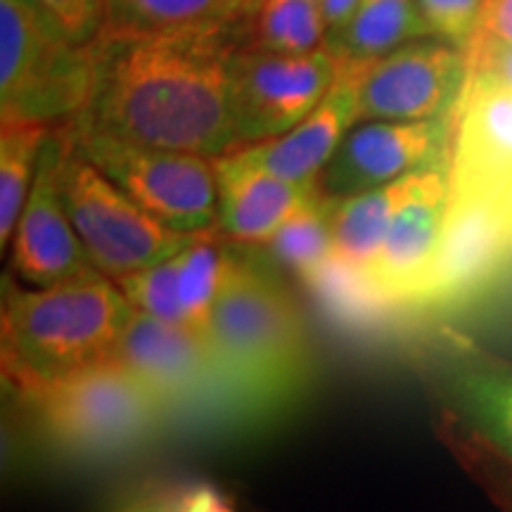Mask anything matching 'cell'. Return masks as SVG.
Instances as JSON below:
<instances>
[{
    "label": "cell",
    "instance_id": "14",
    "mask_svg": "<svg viewBox=\"0 0 512 512\" xmlns=\"http://www.w3.org/2000/svg\"><path fill=\"white\" fill-rule=\"evenodd\" d=\"M448 207V164L427 171L420 190L399 209L380 252L363 275L375 306H418L437 256Z\"/></svg>",
    "mask_w": 512,
    "mask_h": 512
},
{
    "label": "cell",
    "instance_id": "20",
    "mask_svg": "<svg viewBox=\"0 0 512 512\" xmlns=\"http://www.w3.org/2000/svg\"><path fill=\"white\" fill-rule=\"evenodd\" d=\"M453 415L512 460V363L460 347L451 370Z\"/></svg>",
    "mask_w": 512,
    "mask_h": 512
},
{
    "label": "cell",
    "instance_id": "18",
    "mask_svg": "<svg viewBox=\"0 0 512 512\" xmlns=\"http://www.w3.org/2000/svg\"><path fill=\"white\" fill-rule=\"evenodd\" d=\"M264 0H107L102 38L249 31Z\"/></svg>",
    "mask_w": 512,
    "mask_h": 512
},
{
    "label": "cell",
    "instance_id": "9",
    "mask_svg": "<svg viewBox=\"0 0 512 512\" xmlns=\"http://www.w3.org/2000/svg\"><path fill=\"white\" fill-rule=\"evenodd\" d=\"M467 88V55L451 43L413 41L363 62L361 121H432L453 117Z\"/></svg>",
    "mask_w": 512,
    "mask_h": 512
},
{
    "label": "cell",
    "instance_id": "1",
    "mask_svg": "<svg viewBox=\"0 0 512 512\" xmlns=\"http://www.w3.org/2000/svg\"><path fill=\"white\" fill-rule=\"evenodd\" d=\"M247 31L98 38V72L74 126L159 150L221 159L238 152L230 64Z\"/></svg>",
    "mask_w": 512,
    "mask_h": 512
},
{
    "label": "cell",
    "instance_id": "8",
    "mask_svg": "<svg viewBox=\"0 0 512 512\" xmlns=\"http://www.w3.org/2000/svg\"><path fill=\"white\" fill-rule=\"evenodd\" d=\"M342 60L328 48L313 53H273L242 46L230 64V107H233L238 150L285 136L328 98Z\"/></svg>",
    "mask_w": 512,
    "mask_h": 512
},
{
    "label": "cell",
    "instance_id": "29",
    "mask_svg": "<svg viewBox=\"0 0 512 512\" xmlns=\"http://www.w3.org/2000/svg\"><path fill=\"white\" fill-rule=\"evenodd\" d=\"M74 41H98L107 19V0H36Z\"/></svg>",
    "mask_w": 512,
    "mask_h": 512
},
{
    "label": "cell",
    "instance_id": "13",
    "mask_svg": "<svg viewBox=\"0 0 512 512\" xmlns=\"http://www.w3.org/2000/svg\"><path fill=\"white\" fill-rule=\"evenodd\" d=\"M67 136L50 131L34 188L10 242L12 278L29 287H50L98 273L69 219L60 188Z\"/></svg>",
    "mask_w": 512,
    "mask_h": 512
},
{
    "label": "cell",
    "instance_id": "28",
    "mask_svg": "<svg viewBox=\"0 0 512 512\" xmlns=\"http://www.w3.org/2000/svg\"><path fill=\"white\" fill-rule=\"evenodd\" d=\"M430 38L467 50L479 36L489 0H415Z\"/></svg>",
    "mask_w": 512,
    "mask_h": 512
},
{
    "label": "cell",
    "instance_id": "34",
    "mask_svg": "<svg viewBox=\"0 0 512 512\" xmlns=\"http://www.w3.org/2000/svg\"><path fill=\"white\" fill-rule=\"evenodd\" d=\"M114 512H164V508L162 503H159L157 491H152V494L138 498V501L128 503L121 510H114Z\"/></svg>",
    "mask_w": 512,
    "mask_h": 512
},
{
    "label": "cell",
    "instance_id": "3",
    "mask_svg": "<svg viewBox=\"0 0 512 512\" xmlns=\"http://www.w3.org/2000/svg\"><path fill=\"white\" fill-rule=\"evenodd\" d=\"M133 304L102 273L50 287L3 278L0 354L3 387L12 399L107 361Z\"/></svg>",
    "mask_w": 512,
    "mask_h": 512
},
{
    "label": "cell",
    "instance_id": "17",
    "mask_svg": "<svg viewBox=\"0 0 512 512\" xmlns=\"http://www.w3.org/2000/svg\"><path fill=\"white\" fill-rule=\"evenodd\" d=\"M219 221L216 230L238 245H266L292 216L316 202V183H294L242 162L238 155L216 159Z\"/></svg>",
    "mask_w": 512,
    "mask_h": 512
},
{
    "label": "cell",
    "instance_id": "12",
    "mask_svg": "<svg viewBox=\"0 0 512 512\" xmlns=\"http://www.w3.org/2000/svg\"><path fill=\"white\" fill-rule=\"evenodd\" d=\"M512 259V211L477 195L448 190L437 256L420 309H448L482 292Z\"/></svg>",
    "mask_w": 512,
    "mask_h": 512
},
{
    "label": "cell",
    "instance_id": "30",
    "mask_svg": "<svg viewBox=\"0 0 512 512\" xmlns=\"http://www.w3.org/2000/svg\"><path fill=\"white\" fill-rule=\"evenodd\" d=\"M467 55V79L494 83L512 93V43L479 34Z\"/></svg>",
    "mask_w": 512,
    "mask_h": 512
},
{
    "label": "cell",
    "instance_id": "32",
    "mask_svg": "<svg viewBox=\"0 0 512 512\" xmlns=\"http://www.w3.org/2000/svg\"><path fill=\"white\" fill-rule=\"evenodd\" d=\"M479 34L512 43V0H489Z\"/></svg>",
    "mask_w": 512,
    "mask_h": 512
},
{
    "label": "cell",
    "instance_id": "27",
    "mask_svg": "<svg viewBox=\"0 0 512 512\" xmlns=\"http://www.w3.org/2000/svg\"><path fill=\"white\" fill-rule=\"evenodd\" d=\"M117 285L133 309L188 328L181 302V254L164 264L126 275L117 280Z\"/></svg>",
    "mask_w": 512,
    "mask_h": 512
},
{
    "label": "cell",
    "instance_id": "19",
    "mask_svg": "<svg viewBox=\"0 0 512 512\" xmlns=\"http://www.w3.org/2000/svg\"><path fill=\"white\" fill-rule=\"evenodd\" d=\"M427 171L430 169L415 171L401 181L363 192V195L335 200V209H332V259L328 264L332 271L351 275L363 283V275L380 252L394 216L420 190Z\"/></svg>",
    "mask_w": 512,
    "mask_h": 512
},
{
    "label": "cell",
    "instance_id": "26",
    "mask_svg": "<svg viewBox=\"0 0 512 512\" xmlns=\"http://www.w3.org/2000/svg\"><path fill=\"white\" fill-rule=\"evenodd\" d=\"M439 437L456 453L463 467L484 486L501 512H512V460L460 422L451 411L439 420Z\"/></svg>",
    "mask_w": 512,
    "mask_h": 512
},
{
    "label": "cell",
    "instance_id": "33",
    "mask_svg": "<svg viewBox=\"0 0 512 512\" xmlns=\"http://www.w3.org/2000/svg\"><path fill=\"white\" fill-rule=\"evenodd\" d=\"M363 0H323V22L325 31L332 34V31L342 29L344 24L354 17V12L361 8ZM325 34V36H328Z\"/></svg>",
    "mask_w": 512,
    "mask_h": 512
},
{
    "label": "cell",
    "instance_id": "23",
    "mask_svg": "<svg viewBox=\"0 0 512 512\" xmlns=\"http://www.w3.org/2000/svg\"><path fill=\"white\" fill-rule=\"evenodd\" d=\"M332 209L335 197L323 192L264 245L278 264L297 273L306 285H311L332 259Z\"/></svg>",
    "mask_w": 512,
    "mask_h": 512
},
{
    "label": "cell",
    "instance_id": "2",
    "mask_svg": "<svg viewBox=\"0 0 512 512\" xmlns=\"http://www.w3.org/2000/svg\"><path fill=\"white\" fill-rule=\"evenodd\" d=\"M204 337L238 413L259 418L290 408L313 380L309 332L290 290L233 252Z\"/></svg>",
    "mask_w": 512,
    "mask_h": 512
},
{
    "label": "cell",
    "instance_id": "21",
    "mask_svg": "<svg viewBox=\"0 0 512 512\" xmlns=\"http://www.w3.org/2000/svg\"><path fill=\"white\" fill-rule=\"evenodd\" d=\"M430 36L415 0H363L342 29L323 46L342 62H370Z\"/></svg>",
    "mask_w": 512,
    "mask_h": 512
},
{
    "label": "cell",
    "instance_id": "24",
    "mask_svg": "<svg viewBox=\"0 0 512 512\" xmlns=\"http://www.w3.org/2000/svg\"><path fill=\"white\" fill-rule=\"evenodd\" d=\"M254 46L273 53H313L325 43L323 0H264L254 19Z\"/></svg>",
    "mask_w": 512,
    "mask_h": 512
},
{
    "label": "cell",
    "instance_id": "5",
    "mask_svg": "<svg viewBox=\"0 0 512 512\" xmlns=\"http://www.w3.org/2000/svg\"><path fill=\"white\" fill-rule=\"evenodd\" d=\"M95 72V41H74L36 0H0V124L74 126Z\"/></svg>",
    "mask_w": 512,
    "mask_h": 512
},
{
    "label": "cell",
    "instance_id": "15",
    "mask_svg": "<svg viewBox=\"0 0 512 512\" xmlns=\"http://www.w3.org/2000/svg\"><path fill=\"white\" fill-rule=\"evenodd\" d=\"M448 190L512 211V93L467 79L453 121Z\"/></svg>",
    "mask_w": 512,
    "mask_h": 512
},
{
    "label": "cell",
    "instance_id": "10",
    "mask_svg": "<svg viewBox=\"0 0 512 512\" xmlns=\"http://www.w3.org/2000/svg\"><path fill=\"white\" fill-rule=\"evenodd\" d=\"M453 117L432 121H361L342 140L318 178L335 200L363 195L415 171L451 162Z\"/></svg>",
    "mask_w": 512,
    "mask_h": 512
},
{
    "label": "cell",
    "instance_id": "11",
    "mask_svg": "<svg viewBox=\"0 0 512 512\" xmlns=\"http://www.w3.org/2000/svg\"><path fill=\"white\" fill-rule=\"evenodd\" d=\"M110 358L147 384L171 415L230 406L204 332L133 309Z\"/></svg>",
    "mask_w": 512,
    "mask_h": 512
},
{
    "label": "cell",
    "instance_id": "7",
    "mask_svg": "<svg viewBox=\"0 0 512 512\" xmlns=\"http://www.w3.org/2000/svg\"><path fill=\"white\" fill-rule=\"evenodd\" d=\"M60 188L83 249L98 273L114 283L174 259L197 238L171 230L147 214L88 159H83L69 138L62 157Z\"/></svg>",
    "mask_w": 512,
    "mask_h": 512
},
{
    "label": "cell",
    "instance_id": "16",
    "mask_svg": "<svg viewBox=\"0 0 512 512\" xmlns=\"http://www.w3.org/2000/svg\"><path fill=\"white\" fill-rule=\"evenodd\" d=\"M363 62H342L339 76L320 105L285 136L233 152L242 162L294 183H316L337 147L361 124L358 93H361Z\"/></svg>",
    "mask_w": 512,
    "mask_h": 512
},
{
    "label": "cell",
    "instance_id": "22",
    "mask_svg": "<svg viewBox=\"0 0 512 512\" xmlns=\"http://www.w3.org/2000/svg\"><path fill=\"white\" fill-rule=\"evenodd\" d=\"M50 128L0 124V252H8L17 221L34 188Z\"/></svg>",
    "mask_w": 512,
    "mask_h": 512
},
{
    "label": "cell",
    "instance_id": "31",
    "mask_svg": "<svg viewBox=\"0 0 512 512\" xmlns=\"http://www.w3.org/2000/svg\"><path fill=\"white\" fill-rule=\"evenodd\" d=\"M164 512H238L235 498L207 482H185L157 491Z\"/></svg>",
    "mask_w": 512,
    "mask_h": 512
},
{
    "label": "cell",
    "instance_id": "4",
    "mask_svg": "<svg viewBox=\"0 0 512 512\" xmlns=\"http://www.w3.org/2000/svg\"><path fill=\"white\" fill-rule=\"evenodd\" d=\"M17 403L38 437L79 460L143 451L174 418L164 401L114 358L50 382Z\"/></svg>",
    "mask_w": 512,
    "mask_h": 512
},
{
    "label": "cell",
    "instance_id": "25",
    "mask_svg": "<svg viewBox=\"0 0 512 512\" xmlns=\"http://www.w3.org/2000/svg\"><path fill=\"white\" fill-rule=\"evenodd\" d=\"M219 230L200 233L181 252V302L188 328L207 330L216 294L226 275L230 252L221 245Z\"/></svg>",
    "mask_w": 512,
    "mask_h": 512
},
{
    "label": "cell",
    "instance_id": "6",
    "mask_svg": "<svg viewBox=\"0 0 512 512\" xmlns=\"http://www.w3.org/2000/svg\"><path fill=\"white\" fill-rule=\"evenodd\" d=\"M64 131L83 159L159 223L185 235L216 228V159L138 145L86 126H69Z\"/></svg>",
    "mask_w": 512,
    "mask_h": 512
}]
</instances>
